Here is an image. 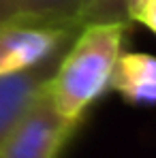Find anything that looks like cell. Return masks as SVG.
Instances as JSON below:
<instances>
[{
    "mask_svg": "<svg viewBox=\"0 0 156 158\" xmlns=\"http://www.w3.org/2000/svg\"><path fill=\"white\" fill-rule=\"evenodd\" d=\"M143 2H145V0H129V2H126V6H129V19H130V22L135 19V15H137V13H139V9L143 6Z\"/></svg>",
    "mask_w": 156,
    "mask_h": 158,
    "instance_id": "cell-10",
    "label": "cell"
},
{
    "mask_svg": "<svg viewBox=\"0 0 156 158\" xmlns=\"http://www.w3.org/2000/svg\"><path fill=\"white\" fill-rule=\"evenodd\" d=\"M126 26L129 22H92L81 26L47 85L49 101L60 115L81 122L88 107L109 88Z\"/></svg>",
    "mask_w": 156,
    "mask_h": 158,
    "instance_id": "cell-1",
    "label": "cell"
},
{
    "mask_svg": "<svg viewBox=\"0 0 156 158\" xmlns=\"http://www.w3.org/2000/svg\"><path fill=\"white\" fill-rule=\"evenodd\" d=\"M129 0H88L83 11V26L92 22H130Z\"/></svg>",
    "mask_w": 156,
    "mask_h": 158,
    "instance_id": "cell-7",
    "label": "cell"
},
{
    "mask_svg": "<svg viewBox=\"0 0 156 158\" xmlns=\"http://www.w3.org/2000/svg\"><path fill=\"white\" fill-rule=\"evenodd\" d=\"M86 2L88 0H15L11 15L4 22L81 28Z\"/></svg>",
    "mask_w": 156,
    "mask_h": 158,
    "instance_id": "cell-6",
    "label": "cell"
},
{
    "mask_svg": "<svg viewBox=\"0 0 156 158\" xmlns=\"http://www.w3.org/2000/svg\"><path fill=\"white\" fill-rule=\"evenodd\" d=\"M109 90L120 94L129 105H156V58L150 53L122 52L109 77Z\"/></svg>",
    "mask_w": 156,
    "mask_h": 158,
    "instance_id": "cell-5",
    "label": "cell"
},
{
    "mask_svg": "<svg viewBox=\"0 0 156 158\" xmlns=\"http://www.w3.org/2000/svg\"><path fill=\"white\" fill-rule=\"evenodd\" d=\"M13 4H15V0H0V24H2V22L11 15Z\"/></svg>",
    "mask_w": 156,
    "mask_h": 158,
    "instance_id": "cell-9",
    "label": "cell"
},
{
    "mask_svg": "<svg viewBox=\"0 0 156 158\" xmlns=\"http://www.w3.org/2000/svg\"><path fill=\"white\" fill-rule=\"evenodd\" d=\"M133 22L143 24L145 28H150V30L156 34V0H145L143 6L139 9V13L135 15Z\"/></svg>",
    "mask_w": 156,
    "mask_h": 158,
    "instance_id": "cell-8",
    "label": "cell"
},
{
    "mask_svg": "<svg viewBox=\"0 0 156 158\" xmlns=\"http://www.w3.org/2000/svg\"><path fill=\"white\" fill-rule=\"evenodd\" d=\"M79 124L56 111L45 90L0 145V158H58Z\"/></svg>",
    "mask_w": 156,
    "mask_h": 158,
    "instance_id": "cell-2",
    "label": "cell"
},
{
    "mask_svg": "<svg viewBox=\"0 0 156 158\" xmlns=\"http://www.w3.org/2000/svg\"><path fill=\"white\" fill-rule=\"evenodd\" d=\"M64 49L56 52L45 62L32 69L11 73V75H0V145L22 122V118L32 109V105L45 94Z\"/></svg>",
    "mask_w": 156,
    "mask_h": 158,
    "instance_id": "cell-4",
    "label": "cell"
},
{
    "mask_svg": "<svg viewBox=\"0 0 156 158\" xmlns=\"http://www.w3.org/2000/svg\"><path fill=\"white\" fill-rule=\"evenodd\" d=\"M81 28L2 22L0 24V75H11L45 62L64 49Z\"/></svg>",
    "mask_w": 156,
    "mask_h": 158,
    "instance_id": "cell-3",
    "label": "cell"
}]
</instances>
